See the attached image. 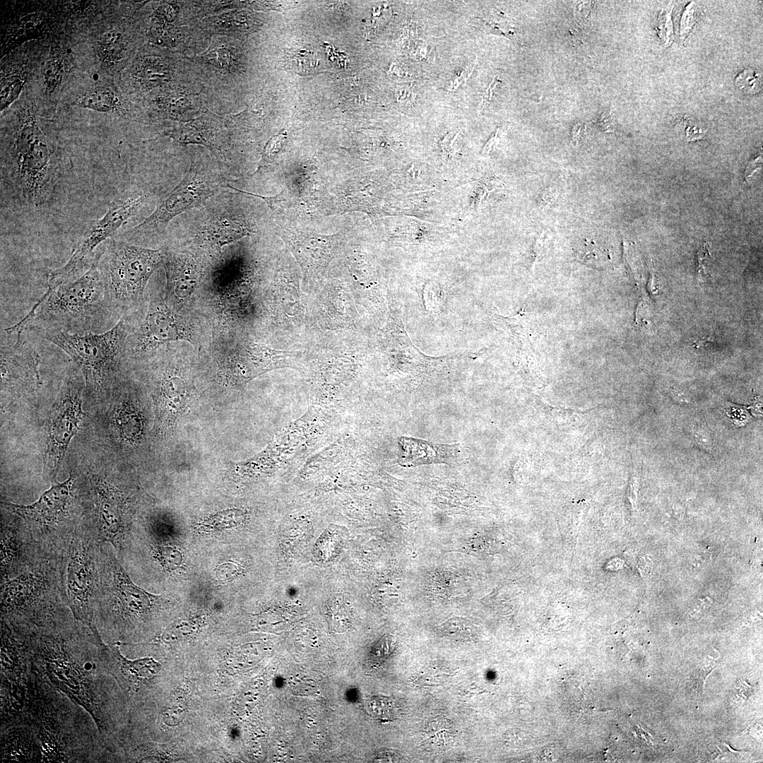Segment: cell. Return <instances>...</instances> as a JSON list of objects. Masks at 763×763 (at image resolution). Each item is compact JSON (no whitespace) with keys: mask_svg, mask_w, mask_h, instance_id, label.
I'll use <instances>...</instances> for the list:
<instances>
[{"mask_svg":"<svg viewBox=\"0 0 763 763\" xmlns=\"http://www.w3.org/2000/svg\"><path fill=\"white\" fill-rule=\"evenodd\" d=\"M98 631L73 617L33 629L32 668L95 720L109 752L119 760L124 697L104 658Z\"/></svg>","mask_w":763,"mask_h":763,"instance_id":"obj_1","label":"cell"},{"mask_svg":"<svg viewBox=\"0 0 763 763\" xmlns=\"http://www.w3.org/2000/svg\"><path fill=\"white\" fill-rule=\"evenodd\" d=\"M33 671L35 694L30 726L40 741L42 762H116L92 716Z\"/></svg>","mask_w":763,"mask_h":763,"instance_id":"obj_2","label":"cell"},{"mask_svg":"<svg viewBox=\"0 0 763 763\" xmlns=\"http://www.w3.org/2000/svg\"><path fill=\"white\" fill-rule=\"evenodd\" d=\"M82 276L73 282L45 292L28 314L4 331L22 334L25 330L39 334L61 331L85 334L102 330L113 317L107 305L97 258Z\"/></svg>","mask_w":763,"mask_h":763,"instance_id":"obj_3","label":"cell"},{"mask_svg":"<svg viewBox=\"0 0 763 763\" xmlns=\"http://www.w3.org/2000/svg\"><path fill=\"white\" fill-rule=\"evenodd\" d=\"M44 558L25 572L1 579V620L32 629L73 617L64 597L61 560Z\"/></svg>","mask_w":763,"mask_h":763,"instance_id":"obj_4","label":"cell"},{"mask_svg":"<svg viewBox=\"0 0 763 763\" xmlns=\"http://www.w3.org/2000/svg\"><path fill=\"white\" fill-rule=\"evenodd\" d=\"M165 253L111 239L100 249L97 266L105 298L113 317L126 312L143 300L147 283L164 262Z\"/></svg>","mask_w":763,"mask_h":763,"instance_id":"obj_5","label":"cell"},{"mask_svg":"<svg viewBox=\"0 0 763 763\" xmlns=\"http://www.w3.org/2000/svg\"><path fill=\"white\" fill-rule=\"evenodd\" d=\"M4 177L20 199L32 205L45 203L59 177L51 148L33 111L16 129Z\"/></svg>","mask_w":763,"mask_h":763,"instance_id":"obj_6","label":"cell"},{"mask_svg":"<svg viewBox=\"0 0 763 763\" xmlns=\"http://www.w3.org/2000/svg\"><path fill=\"white\" fill-rule=\"evenodd\" d=\"M129 331L127 319L123 317L104 333L47 331L40 334L71 357L83 375L88 394L101 396L111 388Z\"/></svg>","mask_w":763,"mask_h":763,"instance_id":"obj_7","label":"cell"},{"mask_svg":"<svg viewBox=\"0 0 763 763\" xmlns=\"http://www.w3.org/2000/svg\"><path fill=\"white\" fill-rule=\"evenodd\" d=\"M97 543L91 527L81 526L61 557L64 600L74 619L94 631H98L95 622L99 589Z\"/></svg>","mask_w":763,"mask_h":763,"instance_id":"obj_8","label":"cell"},{"mask_svg":"<svg viewBox=\"0 0 763 763\" xmlns=\"http://www.w3.org/2000/svg\"><path fill=\"white\" fill-rule=\"evenodd\" d=\"M73 476L61 483H52L40 497L30 504L4 503L19 516L30 531L42 550L49 557H61L77 528L66 522L73 497Z\"/></svg>","mask_w":763,"mask_h":763,"instance_id":"obj_9","label":"cell"},{"mask_svg":"<svg viewBox=\"0 0 763 763\" xmlns=\"http://www.w3.org/2000/svg\"><path fill=\"white\" fill-rule=\"evenodd\" d=\"M143 201L144 196L138 194L111 202L104 215L93 220L85 232L68 261L49 273L46 292L73 282L86 273L96 259L99 247L138 212Z\"/></svg>","mask_w":763,"mask_h":763,"instance_id":"obj_10","label":"cell"},{"mask_svg":"<svg viewBox=\"0 0 763 763\" xmlns=\"http://www.w3.org/2000/svg\"><path fill=\"white\" fill-rule=\"evenodd\" d=\"M218 174L192 162L177 186L158 202L153 212L132 228L133 234L161 232L176 215L197 207L224 187Z\"/></svg>","mask_w":763,"mask_h":763,"instance_id":"obj_11","label":"cell"},{"mask_svg":"<svg viewBox=\"0 0 763 763\" xmlns=\"http://www.w3.org/2000/svg\"><path fill=\"white\" fill-rule=\"evenodd\" d=\"M85 384L78 376L69 377L53 405L47 425L44 473L54 480L67 449L85 415L83 391Z\"/></svg>","mask_w":763,"mask_h":763,"instance_id":"obj_12","label":"cell"},{"mask_svg":"<svg viewBox=\"0 0 763 763\" xmlns=\"http://www.w3.org/2000/svg\"><path fill=\"white\" fill-rule=\"evenodd\" d=\"M189 336L175 319L165 302L159 297L149 302L143 321L127 336L123 357H139L156 350L162 344L172 341L186 340Z\"/></svg>","mask_w":763,"mask_h":763,"instance_id":"obj_13","label":"cell"},{"mask_svg":"<svg viewBox=\"0 0 763 763\" xmlns=\"http://www.w3.org/2000/svg\"><path fill=\"white\" fill-rule=\"evenodd\" d=\"M93 522L91 528L100 542L121 547L124 533V500L116 485L105 478L91 480Z\"/></svg>","mask_w":763,"mask_h":763,"instance_id":"obj_14","label":"cell"},{"mask_svg":"<svg viewBox=\"0 0 763 763\" xmlns=\"http://www.w3.org/2000/svg\"><path fill=\"white\" fill-rule=\"evenodd\" d=\"M11 344L1 345V390L34 389L40 384L38 367L41 357L22 334Z\"/></svg>","mask_w":763,"mask_h":763,"instance_id":"obj_15","label":"cell"},{"mask_svg":"<svg viewBox=\"0 0 763 763\" xmlns=\"http://www.w3.org/2000/svg\"><path fill=\"white\" fill-rule=\"evenodd\" d=\"M120 646V642L105 643L104 658L124 697L133 699L150 687L162 665L153 657L128 659L121 653Z\"/></svg>","mask_w":763,"mask_h":763,"instance_id":"obj_16","label":"cell"},{"mask_svg":"<svg viewBox=\"0 0 763 763\" xmlns=\"http://www.w3.org/2000/svg\"><path fill=\"white\" fill-rule=\"evenodd\" d=\"M1 532V579L19 574L49 557L38 545L27 525L25 528H20L4 521Z\"/></svg>","mask_w":763,"mask_h":763,"instance_id":"obj_17","label":"cell"},{"mask_svg":"<svg viewBox=\"0 0 763 763\" xmlns=\"http://www.w3.org/2000/svg\"><path fill=\"white\" fill-rule=\"evenodd\" d=\"M0 692L1 731L13 726H30L35 694L33 669L21 677H1Z\"/></svg>","mask_w":763,"mask_h":763,"instance_id":"obj_18","label":"cell"},{"mask_svg":"<svg viewBox=\"0 0 763 763\" xmlns=\"http://www.w3.org/2000/svg\"><path fill=\"white\" fill-rule=\"evenodd\" d=\"M32 630L1 620V677H21L32 671Z\"/></svg>","mask_w":763,"mask_h":763,"instance_id":"obj_19","label":"cell"},{"mask_svg":"<svg viewBox=\"0 0 763 763\" xmlns=\"http://www.w3.org/2000/svg\"><path fill=\"white\" fill-rule=\"evenodd\" d=\"M289 356V352L273 350L253 342L245 343L230 357L228 372L233 379L239 382H247L280 366Z\"/></svg>","mask_w":763,"mask_h":763,"instance_id":"obj_20","label":"cell"},{"mask_svg":"<svg viewBox=\"0 0 763 763\" xmlns=\"http://www.w3.org/2000/svg\"><path fill=\"white\" fill-rule=\"evenodd\" d=\"M1 762H42L40 741L30 726L1 731Z\"/></svg>","mask_w":763,"mask_h":763,"instance_id":"obj_21","label":"cell"},{"mask_svg":"<svg viewBox=\"0 0 763 763\" xmlns=\"http://www.w3.org/2000/svg\"><path fill=\"white\" fill-rule=\"evenodd\" d=\"M398 444V461L406 467L449 463L454 461L458 452L456 445L437 444L410 437H400Z\"/></svg>","mask_w":763,"mask_h":763,"instance_id":"obj_22","label":"cell"},{"mask_svg":"<svg viewBox=\"0 0 763 763\" xmlns=\"http://www.w3.org/2000/svg\"><path fill=\"white\" fill-rule=\"evenodd\" d=\"M112 422L119 437L124 441H138L143 432V419L133 398L121 394L113 410Z\"/></svg>","mask_w":763,"mask_h":763,"instance_id":"obj_23","label":"cell"},{"mask_svg":"<svg viewBox=\"0 0 763 763\" xmlns=\"http://www.w3.org/2000/svg\"><path fill=\"white\" fill-rule=\"evenodd\" d=\"M203 232L207 241L218 248L247 234L246 228L238 220L229 217L218 218L208 225Z\"/></svg>","mask_w":763,"mask_h":763,"instance_id":"obj_24","label":"cell"},{"mask_svg":"<svg viewBox=\"0 0 763 763\" xmlns=\"http://www.w3.org/2000/svg\"><path fill=\"white\" fill-rule=\"evenodd\" d=\"M455 731L446 718L437 717L430 721L423 731V742L431 749L446 748L453 740Z\"/></svg>","mask_w":763,"mask_h":763,"instance_id":"obj_25","label":"cell"},{"mask_svg":"<svg viewBox=\"0 0 763 763\" xmlns=\"http://www.w3.org/2000/svg\"><path fill=\"white\" fill-rule=\"evenodd\" d=\"M64 74L63 52L59 46H52L42 69L44 85L47 93L52 94L60 86Z\"/></svg>","mask_w":763,"mask_h":763,"instance_id":"obj_26","label":"cell"},{"mask_svg":"<svg viewBox=\"0 0 763 763\" xmlns=\"http://www.w3.org/2000/svg\"><path fill=\"white\" fill-rule=\"evenodd\" d=\"M97 48L101 61L108 66H114L124 57V42L122 35L116 30H107L100 37Z\"/></svg>","mask_w":763,"mask_h":763,"instance_id":"obj_27","label":"cell"},{"mask_svg":"<svg viewBox=\"0 0 763 763\" xmlns=\"http://www.w3.org/2000/svg\"><path fill=\"white\" fill-rule=\"evenodd\" d=\"M136 75L143 86L151 88L167 81L169 69L160 59L148 57L143 59Z\"/></svg>","mask_w":763,"mask_h":763,"instance_id":"obj_28","label":"cell"},{"mask_svg":"<svg viewBox=\"0 0 763 763\" xmlns=\"http://www.w3.org/2000/svg\"><path fill=\"white\" fill-rule=\"evenodd\" d=\"M77 105L98 112H111L120 108V102L116 95L110 89H96L83 95L77 101Z\"/></svg>","mask_w":763,"mask_h":763,"instance_id":"obj_29","label":"cell"},{"mask_svg":"<svg viewBox=\"0 0 763 763\" xmlns=\"http://www.w3.org/2000/svg\"><path fill=\"white\" fill-rule=\"evenodd\" d=\"M25 83V76L21 73H13L1 78V111L7 108L18 97Z\"/></svg>","mask_w":763,"mask_h":763,"instance_id":"obj_30","label":"cell"},{"mask_svg":"<svg viewBox=\"0 0 763 763\" xmlns=\"http://www.w3.org/2000/svg\"><path fill=\"white\" fill-rule=\"evenodd\" d=\"M287 59L289 66L298 73H311L317 66V61L312 53L305 49L290 53Z\"/></svg>","mask_w":763,"mask_h":763,"instance_id":"obj_31","label":"cell"},{"mask_svg":"<svg viewBox=\"0 0 763 763\" xmlns=\"http://www.w3.org/2000/svg\"><path fill=\"white\" fill-rule=\"evenodd\" d=\"M204 132L203 130L197 127L196 124H188L171 131L170 136L182 143L207 145L208 143V136Z\"/></svg>","mask_w":763,"mask_h":763,"instance_id":"obj_32","label":"cell"},{"mask_svg":"<svg viewBox=\"0 0 763 763\" xmlns=\"http://www.w3.org/2000/svg\"><path fill=\"white\" fill-rule=\"evenodd\" d=\"M736 86L743 93L754 94L759 92L762 85L761 74L752 69H746L737 76Z\"/></svg>","mask_w":763,"mask_h":763,"instance_id":"obj_33","label":"cell"},{"mask_svg":"<svg viewBox=\"0 0 763 763\" xmlns=\"http://www.w3.org/2000/svg\"><path fill=\"white\" fill-rule=\"evenodd\" d=\"M369 709L378 718L391 719L396 714V706L390 699L377 697L369 702Z\"/></svg>","mask_w":763,"mask_h":763,"instance_id":"obj_34","label":"cell"},{"mask_svg":"<svg viewBox=\"0 0 763 763\" xmlns=\"http://www.w3.org/2000/svg\"><path fill=\"white\" fill-rule=\"evenodd\" d=\"M331 624L334 629L343 630L350 622V611L343 602L335 600L331 605Z\"/></svg>","mask_w":763,"mask_h":763,"instance_id":"obj_35","label":"cell"},{"mask_svg":"<svg viewBox=\"0 0 763 763\" xmlns=\"http://www.w3.org/2000/svg\"><path fill=\"white\" fill-rule=\"evenodd\" d=\"M690 434L698 445L705 450L710 451L712 446L711 437L706 423L694 419L690 425Z\"/></svg>","mask_w":763,"mask_h":763,"instance_id":"obj_36","label":"cell"},{"mask_svg":"<svg viewBox=\"0 0 763 763\" xmlns=\"http://www.w3.org/2000/svg\"><path fill=\"white\" fill-rule=\"evenodd\" d=\"M285 138L284 133H279L270 138L266 143L262 154L261 165L270 162L279 153Z\"/></svg>","mask_w":763,"mask_h":763,"instance_id":"obj_37","label":"cell"},{"mask_svg":"<svg viewBox=\"0 0 763 763\" xmlns=\"http://www.w3.org/2000/svg\"><path fill=\"white\" fill-rule=\"evenodd\" d=\"M446 632L458 639H466L471 637V625L464 620H451L445 625Z\"/></svg>","mask_w":763,"mask_h":763,"instance_id":"obj_38","label":"cell"},{"mask_svg":"<svg viewBox=\"0 0 763 763\" xmlns=\"http://www.w3.org/2000/svg\"><path fill=\"white\" fill-rule=\"evenodd\" d=\"M205 57L217 67H227L231 62L230 52L222 47H211L205 53Z\"/></svg>","mask_w":763,"mask_h":763,"instance_id":"obj_39","label":"cell"},{"mask_svg":"<svg viewBox=\"0 0 763 763\" xmlns=\"http://www.w3.org/2000/svg\"><path fill=\"white\" fill-rule=\"evenodd\" d=\"M165 107L170 112H181L189 107L191 101L184 94L173 93L163 99Z\"/></svg>","mask_w":763,"mask_h":763,"instance_id":"obj_40","label":"cell"},{"mask_svg":"<svg viewBox=\"0 0 763 763\" xmlns=\"http://www.w3.org/2000/svg\"><path fill=\"white\" fill-rule=\"evenodd\" d=\"M707 243H704L697 254V270L700 274H706L707 265L710 259V252Z\"/></svg>","mask_w":763,"mask_h":763,"instance_id":"obj_41","label":"cell"},{"mask_svg":"<svg viewBox=\"0 0 763 763\" xmlns=\"http://www.w3.org/2000/svg\"><path fill=\"white\" fill-rule=\"evenodd\" d=\"M711 603L712 600L709 597L698 599L690 612L691 616L697 617L702 615L710 607Z\"/></svg>","mask_w":763,"mask_h":763,"instance_id":"obj_42","label":"cell"},{"mask_svg":"<svg viewBox=\"0 0 763 763\" xmlns=\"http://www.w3.org/2000/svg\"><path fill=\"white\" fill-rule=\"evenodd\" d=\"M596 125L603 131L613 132L614 131L613 116L607 112H604L598 119Z\"/></svg>","mask_w":763,"mask_h":763,"instance_id":"obj_43","label":"cell"},{"mask_svg":"<svg viewBox=\"0 0 763 763\" xmlns=\"http://www.w3.org/2000/svg\"><path fill=\"white\" fill-rule=\"evenodd\" d=\"M459 133L457 132H451L441 141L440 144L444 152L446 153H453V145Z\"/></svg>","mask_w":763,"mask_h":763,"instance_id":"obj_44","label":"cell"},{"mask_svg":"<svg viewBox=\"0 0 763 763\" xmlns=\"http://www.w3.org/2000/svg\"><path fill=\"white\" fill-rule=\"evenodd\" d=\"M502 131H503V128L502 127H499V128L497 129L495 132L492 135V136L490 138L488 141L485 143V146H484V148L483 149V154L488 153L491 150V149L492 148V147L494 146L499 143Z\"/></svg>","mask_w":763,"mask_h":763,"instance_id":"obj_45","label":"cell"},{"mask_svg":"<svg viewBox=\"0 0 763 763\" xmlns=\"http://www.w3.org/2000/svg\"><path fill=\"white\" fill-rule=\"evenodd\" d=\"M557 198V191L554 189L549 188L545 191L542 196V204L543 206H549L552 204Z\"/></svg>","mask_w":763,"mask_h":763,"instance_id":"obj_46","label":"cell"},{"mask_svg":"<svg viewBox=\"0 0 763 763\" xmlns=\"http://www.w3.org/2000/svg\"><path fill=\"white\" fill-rule=\"evenodd\" d=\"M473 69V67L471 69V66L466 68V69L462 73H461L456 78L454 79L453 83H451V90L460 85L463 83V81L464 82L470 76Z\"/></svg>","mask_w":763,"mask_h":763,"instance_id":"obj_47","label":"cell"},{"mask_svg":"<svg viewBox=\"0 0 763 763\" xmlns=\"http://www.w3.org/2000/svg\"><path fill=\"white\" fill-rule=\"evenodd\" d=\"M637 490H638L637 478L634 477L632 479L631 484H630V490H629V500L631 501V502L632 504V506L634 507L637 504Z\"/></svg>","mask_w":763,"mask_h":763,"instance_id":"obj_48","label":"cell"},{"mask_svg":"<svg viewBox=\"0 0 763 763\" xmlns=\"http://www.w3.org/2000/svg\"><path fill=\"white\" fill-rule=\"evenodd\" d=\"M639 566L641 571H642V573L647 574L650 573L652 569L651 560H649L648 557H643L639 561Z\"/></svg>","mask_w":763,"mask_h":763,"instance_id":"obj_49","label":"cell"},{"mask_svg":"<svg viewBox=\"0 0 763 763\" xmlns=\"http://www.w3.org/2000/svg\"><path fill=\"white\" fill-rule=\"evenodd\" d=\"M582 130V126L580 124H576L572 129V141L576 143H578L581 133Z\"/></svg>","mask_w":763,"mask_h":763,"instance_id":"obj_50","label":"cell"}]
</instances>
